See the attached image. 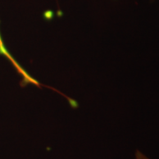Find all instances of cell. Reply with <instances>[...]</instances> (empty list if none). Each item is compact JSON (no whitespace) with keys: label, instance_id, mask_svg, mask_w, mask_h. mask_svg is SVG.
I'll return each mask as SVG.
<instances>
[{"label":"cell","instance_id":"1","mask_svg":"<svg viewBox=\"0 0 159 159\" xmlns=\"http://www.w3.org/2000/svg\"><path fill=\"white\" fill-rule=\"evenodd\" d=\"M134 159H150L148 158V157L143 154L142 152H141L140 150H136V152L134 154Z\"/></svg>","mask_w":159,"mask_h":159}]
</instances>
